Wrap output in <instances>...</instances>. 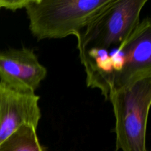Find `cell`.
<instances>
[{
	"mask_svg": "<svg viewBox=\"0 0 151 151\" xmlns=\"http://www.w3.org/2000/svg\"><path fill=\"white\" fill-rule=\"evenodd\" d=\"M111 0H28L25 10L29 29L38 41L78 38Z\"/></svg>",
	"mask_w": 151,
	"mask_h": 151,
	"instance_id": "obj_1",
	"label": "cell"
},
{
	"mask_svg": "<svg viewBox=\"0 0 151 151\" xmlns=\"http://www.w3.org/2000/svg\"><path fill=\"white\" fill-rule=\"evenodd\" d=\"M109 99L116 121V150L148 151L146 132L151 104V75L111 91Z\"/></svg>",
	"mask_w": 151,
	"mask_h": 151,
	"instance_id": "obj_2",
	"label": "cell"
},
{
	"mask_svg": "<svg viewBox=\"0 0 151 151\" xmlns=\"http://www.w3.org/2000/svg\"><path fill=\"white\" fill-rule=\"evenodd\" d=\"M147 0H111L77 38L79 53L120 45L140 22Z\"/></svg>",
	"mask_w": 151,
	"mask_h": 151,
	"instance_id": "obj_3",
	"label": "cell"
},
{
	"mask_svg": "<svg viewBox=\"0 0 151 151\" xmlns=\"http://www.w3.org/2000/svg\"><path fill=\"white\" fill-rule=\"evenodd\" d=\"M122 65L113 91L132 81L151 75V23L148 17L140 21L131 35L119 46Z\"/></svg>",
	"mask_w": 151,
	"mask_h": 151,
	"instance_id": "obj_4",
	"label": "cell"
},
{
	"mask_svg": "<svg viewBox=\"0 0 151 151\" xmlns=\"http://www.w3.org/2000/svg\"><path fill=\"white\" fill-rule=\"evenodd\" d=\"M47 73V69L31 49L0 52V82L13 89L35 93Z\"/></svg>",
	"mask_w": 151,
	"mask_h": 151,
	"instance_id": "obj_5",
	"label": "cell"
},
{
	"mask_svg": "<svg viewBox=\"0 0 151 151\" xmlns=\"http://www.w3.org/2000/svg\"><path fill=\"white\" fill-rule=\"evenodd\" d=\"M35 93L17 91L0 82V144L23 125L37 128L41 117Z\"/></svg>",
	"mask_w": 151,
	"mask_h": 151,
	"instance_id": "obj_6",
	"label": "cell"
},
{
	"mask_svg": "<svg viewBox=\"0 0 151 151\" xmlns=\"http://www.w3.org/2000/svg\"><path fill=\"white\" fill-rule=\"evenodd\" d=\"M36 129L31 125H22L0 144V151H45Z\"/></svg>",
	"mask_w": 151,
	"mask_h": 151,
	"instance_id": "obj_7",
	"label": "cell"
},
{
	"mask_svg": "<svg viewBox=\"0 0 151 151\" xmlns=\"http://www.w3.org/2000/svg\"><path fill=\"white\" fill-rule=\"evenodd\" d=\"M9 0H0V9L5 8L8 9Z\"/></svg>",
	"mask_w": 151,
	"mask_h": 151,
	"instance_id": "obj_8",
	"label": "cell"
}]
</instances>
